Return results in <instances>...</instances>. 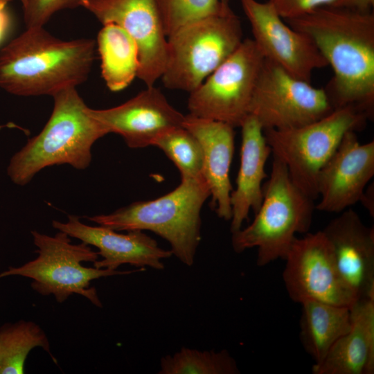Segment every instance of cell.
Returning a JSON list of instances; mask_svg holds the SVG:
<instances>
[{
    "label": "cell",
    "mask_w": 374,
    "mask_h": 374,
    "mask_svg": "<svg viewBox=\"0 0 374 374\" xmlns=\"http://www.w3.org/2000/svg\"><path fill=\"white\" fill-rule=\"evenodd\" d=\"M308 36L333 70L324 89L334 109L351 106L369 119L374 110V14L321 6L287 20Z\"/></svg>",
    "instance_id": "1"
},
{
    "label": "cell",
    "mask_w": 374,
    "mask_h": 374,
    "mask_svg": "<svg viewBox=\"0 0 374 374\" xmlns=\"http://www.w3.org/2000/svg\"><path fill=\"white\" fill-rule=\"evenodd\" d=\"M96 42L60 39L28 28L0 51V88L19 96H54L87 79Z\"/></svg>",
    "instance_id": "2"
},
{
    "label": "cell",
    "mask_w": 374,
    "mask_h": 374,
    "mask_svg": "<svg viewBox=\"0 0 374 374\" xmlns=\"http://www.w3.org/2000/svg\"><path fill=\"white\" fill-rule=\"evenodd\" d=\"M51 116L42 130L11 158L7 173L19 186L29 183L45 168L68 164L84 170L91 161V148L109 134L89 112L76 87L54 96Z\"/></svg>",
    "instance_id": "3"
},
{
    "label": "cell",
    "mask_w": 374,
    "mask_h": 374,
    "mask_svg": "<svg viewBox=\"0 0 374 374\" xmlns=\"http://www.w3.org/2000/svg\"><path fill=\"white\" fill-rule=\"evenodd\" d=\"M210 196L204 179L181 180L173 190L157 199L87 218L117 231H152L169 243L172 255L190 267L201 240L202 208Z\"/></svg>",
    "instance_id": "4"
},
{
    "label": "cell",
    "mask_w": 374,
    "mask_h": 374,
    "mask_svg": "<svg viewBox=\"0 0 374 374\" xmlns=\"http://www.w3.org/2000/svg\"><path fill=\"white\" fill-rule=\"evenodd\" d=\"M315 205L294 183L285 163L273 156L261 205L247 226L231 233L233 249L242 253L256 247L258 267L284 260L296 234L309 232Z\"/></svg>",
    "instance_id": "5"
},
{
    "label": "cell",
    "mask_w": 374,
    "mask_h": 374,
    "mask_svg": "<svg viewBox=\"0 0 374 374\" xmlns=\"http://www.w3.org/2000/svg\"><path fill=\"white\" fill-rule=\"evenodd\" d=\"M242 35L229 6L180 28L168 37L164 86L190 93L238 48Z\"/></svg>",
    "instance_id": "6"
},
{
    "label": "cell",
    "mask_w": 374,
    "mask_h": 374,
    "mask_svg": "<svg viewBox=\"0 0 374 374\" xmlns=\"http://www.w3.org/2000/svg\"><path fill=\"white\" fill-rule=\"evenodd\" d=\"M35 245L37 247V258L24 265L0 273V278L9 276H21L33 280L32 288L37 293L54 295L56 301L63 303L70 296L76 294L87 298L93 305L102 308L103 304L91 280L102 277L126 275L142 271L145 268L134 270L118 271L87 267L82 262L98 259V253L90 245L84 242H71V237L58 231L54 236L32 231Z\"/></svg>",
    "instance_id": "7"
},
{
    "label": "cell",
    "mask_w": 374,
    "mask_h": 374,
    "mask_svg": "<svg viewBox=\"0 0 374 374\" xmlns=\"http://www.w3.org/2000/svg\"><path fill=\"white\" fill-rule=\"evenodd\" d=\"M368 117L351 106L334 109L307 125L287 130H263L273 156L283 161L294 183L313 200L319 197L317 178L349 131L365 127Z\"/></svg>",
    "instance_id": "8"
},
{
    "label": "cell",
    "mask_w": 374,
    "mask_h": 374,
    "mask_svg": "<svg viewBox=\"0 0 374 374\" xmlns=\"http://www.w3.org/2000/svg\"><path fill=\"white\" fill-rule=\"evenodd\" d=\"M264 57L252 39L238 48L194 91L188 100L189 114L240 127L249 107Z\"/></svg>",
    "instance_id": "9"
},
{
    "label": "cell",
    "mask_w": 374,
    "mask_h": 374,
    "mask_svg": "<svg viewBox=\"0 0 374 374\" xmlns=\"http://www.w3.org/2000/svg\"><path fill=\"white\" fill-rule=\"evenodd\" d=\"M333 110L324 89L264 59L249 107V114L256 118L263 130L299 127Z\"/></svg>",
    "instance_id": "10"
},
{
    "label": "cell",
    "mask_w": 374,
    "mask_h": 374,
    "mask_svg": "<svg viewBox=\"0 0 374 374\" xmlns=\"http://www.w3.org/2000/svg\"><path fill=\"white\" fill-rule=\"evenodd\" d=\"M284 260L283 280L293 301L351 307L358 300L341 278L322 231L296 237Z\"/></svg>",
    "instance_id": "11"
},
{
    "label": "cell",
    "mask_w": 374,
    "mask_h": 374,
    "mask_svg": "<svg viewBox=\"0 0 374 374\" xmlns=\"http://www.w3.org/2000/svg\"><path fill=\"white\" fill-rule=\"evenodd\" d=\"M240 1L251 26L252 39L265 59L309 82L316 69L328 66L312 40L285 24L269 1Z\"/></svg>",
    "instance_id": "12"
},
{
    "label": "cell",
    "mask_w": 374,
    "mask_h": 374,
    "mask_svg": "<svg viewBox=\"0 0 374 374\" xmlns=\"http://www.w3.org/2000/svg\"><path fill=\"white\" fill-rule=\"evenodd\" d=\"M81 6L102 24H115L131 36L139 51L137 77L154 86L168 57V37L154 0H84Z\"/></svg>",
    "instance_id": "13"
},
{
    "label": "cell",
    "mask_w": 374,
    "mask_h": 374,
    "mask_svg": "<svg viewBox=\"0 0 374 374\" xmlns=\"http://www.w3.org/2000/svg\"><path fill=\"white\" fill-rule=\"evenodd\" d=\"M373 176L374 141L361 143L356 132H348L319 173L315 209L339 213L350 208Z\"/></svg>",
    "instance_id": "14"
},
{
    "label": "cell",
    "mask_w": 374,
    "mask_h": 374,
    "mask_svg": "<svg viewBox=\"0 0 374 374\" xmlns=\"http://www.w3.org/2000/svg\"><path fill=\"white\" fill-rule=\"evenodd\" d=\"M89 112L108 133L121 136L130 148L152 145L162 134L183 126L185 118L154 86L147 87L118 106L105 109L89 108Z\"/></svg>",
    "instance_id": "15"
},
{
    "label": "cell",
    "mask_w": 374,
    "mask_h": 374,
    "mask_svg": "<svg viewBox=\"0 0 374 374\" xmlns=\"http://www.w3.org/2000/svg\"><path fill=\"white\" fill-rule=\"evenodd\" d=\"M52 226L71 238L96 247L102 259L94 261L93 266L99 269L117 270L119 266L130 264L138 268L150 267L162 270L163 260L172 255L170 250L160 247L154 239L141 230L121 233L103 226L85 224L79 217L71 215L66 222L53 220Z\"/></svg>",
    "instance_id": "16"
},
{
    "label": "cell",
    "mask_w": 374,
    "mask_h": 374,
    "mask_svg": "<svg viewBox=\"0 0 374 374\" xmlns=\"http://www.w3.org/2000/svg\"><path fill=\"white\" fill-rule=\"evenodd\" d=\"M322 230L337 270L357 299L374 296V227L348 208Z\"/></svg>",
    "instance_id": "17"
},
{
    "label": "cell",
    "mask_w": 374,
    "mask_h": 374,
    "mask_svg": "<svg viewBox=\"0 0 374 374\" xmlns=\"http://www.w3.org/2000/svg\"><path fill=\"white\" fill-rule=\"evenodd\" d=\"M183 126L199 141L203 152V177L211 197V206L219 217L231 218L229 177L234 152V127L217 121L185 115Z\"/></svg>",
    "instance_id": "18"
},
{
    "label": "cell",
    "mask_w": 374,
    "mask_h": 374,
    "mask_svg": "<svg viewBox=\"0 0 374 374\" xmlns=\"http://www.w3.org/2000/svg\"><path fill=\"white\" fill-rule=\"evenodd\" d=\"M240 127V163L236 187L230 198L231 233L242 227L251 210L256 213L259 209L263 198L262 181L267 177L265 164L271 154L263 129L255 116L248 114Z\"/></svg>",
    "instance_id": "19"
},
{
    "label": "cell",
    "mask_w": 374,
    "mask_h": 374,
    "mask_svg": "<svg viewBox=\"0 0 374 374\" xmlns=\"http://www.w3.org/2000/svg\"><path fill=\"white\" fill-rule=\"evenodd\" d=\"M350 309V331L313 364V374L374 373V296L358 299Z\"/></svg>",
    "instance_id": "20"
},
{
    "label": "cell",
    "mask_w": 374,
    "mask_h": 374,
    "mask_svg": "<svg viewBox=\"0 0 374 374\" xmlns=\"http://www.w3.org/2000/svg\"><path fill=\"white\" fill-rule=\"evenodd\" d=\"M299 337L305 351L319 364L333 344L351 328L350 307L308 300L300 303Z\"/></svg>",
    "instance_id": "21"
},
{
    "label": "cell",
    "mask_w": 374,
    "mask_h": 374,
    "mask_svg": "<svg viewBox=\"0 0 374 374\" xmlns=\"http://www.w3.org/2000/svg\"><path fill=\"white\" fill-rule=\"evenodd\" d=\"M96 44L100 58L102 77L112 91L125 89L137 77L139 69L138 47L121 26L103 24Z\"/></svg>",
    "instance_id": "22"
},
{
    "label": "cell",
    "mask_w": 374,
    "mask_h": 374,
    "mask_svg": "<svg viewBox=\"0 0 374 374\" xmlns=\"http://www.w3.org/2000/svg\"><path fill=\"white\" fill-rule=\"evenodd\" d=\"M42 348L53 361L44 331L35 322L20 320L0 326V374H22L26 358L33 348Z\"/></svg>",
    "instance_id": "23"
},
{
    "label": "cell",
    "mask_w": 374,
    "mask_h": 374,
    "mask_svg": "<svg viewBox=\"0 0 374 374\" xmlns=\"http://www.w3.org/2000/svg\"><path fill=\"white\" fill-rule=\"evenodd\" d=\"M159 374H239L235 359L228 350L215 352L182 347L163 357Z\"/></svg>",
    "instance_id": "24"
},
{
    "label": "cell",
    "mask_w": 374,
    "mask_h": 374,
    "mask_svg": "<svg viewBox=\"0 0 374 374\" xmlns=\"http://www.w3.org/2000/svg\"><path fill=\"white\" fill-rule=\"evenodd\" d=\"M152 145L161 149L174 163L180 172L181 180L204 179L201 144L184 126L162 134Z\"/></svg>",
    "instance_id": "25"
},
{
    "label": "cell",
    "mask_w": 374,
    "mask_h": 374,
    "mask_svg": "<svg viewBox=\"0 0 374 374\" xmlns=\"http://www.w3.org/2000/svg\"><path fill=\"white\" fill-rule=\"evenodd\" d=\"M168 37L184 26L219 12L220 0H154Z\"/></svg>",
    "instance_id": "26"
},
{
    "label": "cell",
    "mask_w": 374,
    "mask_h": 374,
    "mask_svg": "<svg viewBox=\"0 0 374 374\" xmlns=\"http://www.w3.org/2000/svg\"><path fill=\"white\" fill-rule=\"evenodd\" d=\"M84 0H26L22 6L26 28L44 27L57 12L81 6Z\"/></svg>",
    "instance_id": "27"
},
{
    "label": "cell",
    "mask_w": 374,
    "mask_h": 374,
    "mask_svg": "<svg viewBox=\"0 0 374 374\" xmlns=\"http://www.w3.org/2000/svg\"><path fill=\"white\" fill-rule=\"evenodd\" d=\"M278 15L289 20L321 6H335L339 0H269Z\"/></svg>",
    "instance_id": "28"
},
{
    "label": "cell",
    "mask_w": 374,
    "mask_h": 374,
    "mask_svg": "<svg viewBox=\"0 0 374 374\" xmlns=\"http://www.w3.org/2000/svg\"><path fill=\"white\" fill-rule=\"evenodd\" d=\"M374 0H339L335 6L344 7L359 12H371Z\"/></svg>",
    "instance_id": "29"
},
{
    "label": "cell",
    "mask_w": 374,
    "mask_h": 374,
    "mask_svg": "<svg viewBox=\"0 0 374 374\" xmlns=\"http://www.w3.org/2000/svg\"><path fill=\"white\" fill-rule=\"evenodd\" d=\"M362 206L367 210L370 215L374 217V185L373 182L367 185L359 201Z\"/></svg>",
    "instance_id": "30"
},
{
    "label": "cell",
    "mask_w": 374,
    "mask_h": 374,
    "mask_svg": "<svg viewBox=\"0 0 374 374\" xmlns=\"http://www.w3.org/2000/svg\"><path fill=\"white\" fill-rule=\"evenodd\" d=\"M10 22L9 15L5 8L0 9V42L8 30Z\"/></svg>",
    "instance_id": "31"
},
{
    "label": "cell",
    "mask_w": 374,
    "mask_h": 374,
    "mask_svg": "<svg viewBox=\"0 0 374 374\" xmlns=\"http://www.w3.org/2000/svg\"><path fill=\"white\" fill-rule=\"evenodd\" d=\"M11 0H0V9L5 8L6 4Z\"/></svg>",
    "instance_id": "32"
},
{
    "label": "cell",
    "mask_w": 374,
    "mask_h": 374,
    "mask_svg": "<svg viewBox=\"0 0 374 374\" xmlns=\"http://www.w3.org/2000/svg\"><path fill=\"white\" fill-rule=\"evenodd\" d=\"M221 3L225 6H229V0H220Z\"/></svg>",
    "instance_id": "33"
},
{
    "label": "cell",
    "mask_w": 374,
    "mask_h": 374,
    "mask_svg": "<svg viewBox=\"0 0 374 374\" xmlns=\"http://www.w3.org/2000/svg\"><path fill=\"white\" fill-rule=\"evenodd\" d=\"M22 4V6L26 3V0H19Z\"/></svg>",
    "instance_id": "34"
}]
</instances>
